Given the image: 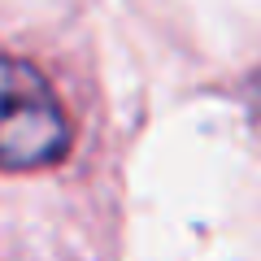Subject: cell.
Segmentation results:
<instances>
[{
    "mask_svg": "<svg viewBox=\"0 0 261 261\" xmlns=\"http://www.w3.org/2000/svg\"><path fill=\"white\" fill-rule=\"evenodd\" d=\"M70 122L35 65L0 57V170H39L65 157Z\"/></svg>",
    "mask_w": 261,
    "mask_h": 261,
    "instance_id": "1",
    "label": "cell"
}]
</instances>
